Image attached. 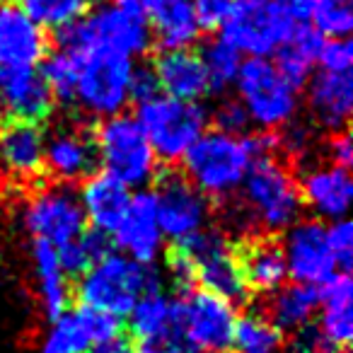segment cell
Returning <instances> with one entry per match:
<instances>
[{"label": "cell", "mask_w": 353, "mask_h": 353, "mask_svg": "<svg viewBox=\"0 0 353 353\" xmlns=\"http://www.w3.org/2000/svg\"><path fill=\"white\" fill-rule=\"evenodd\" d=\"M152 290H160V279L152 266L109 252L80 276L78 298L83 307L121 319Z\"/></svg>", "instance_id": "277c9868"}, {"label": "cell", "mask_w": 353, "mask_h": 353, "mask_svg": "<svg viewBox=\"0 0 353 353\" xmlns=\"http://www.w3.org/2000/svg\"><path fill=\"white\" fill-rule=\"evenodd\" d=\"M46 133L37 123L8 121L0 126V167L15 179H32L44 172Z\"/></svg>", "instance_id": "d4e9b609"}, {"label": "cell", "mask_w": 353, "mask_h": 353, "mask_svg": "<svg viewBox=\"0 0 353 353\" xmlns=\"http://www.w3.org/2000/svg\"><path fill=\"white\" fill-rule=\"evenodd\" d=\"M232 6H235V0H192L199 27L206 32L221 30L230 15Z\"/></svg>", "instance_id": "74e56055"}, {"label": "cell", "mask_w": 353, "mask_h": 353, "mask_svg": "<svg viewBox=\"0 0 353 353\" xmlns=\"http://www.w3.org/2000/svg\"><path fill=\"white\" fill-rule=\"evenodd\" d=\"M152 199L162 235L174 240L176 245L208 228L211 203L199 189L189 184L184 174H162L157 179Z\"/></svg>", "instance_id": "4fadbf2b"}, {"label": "cell", "mask_w": 353, "mask_h": 353, "mask_svg": "<svg viewBox=\"0 0 353 353\" xmlns=\"http://www.w3.org/2000/svg\"><path fill=\"white\" fill-rule=\"evenodd\" d=\"M49 56V37L12 3H0V73L37 70Z\"/></svg>", "instance_id": "2e32d148"}, {"label": "cell", "mask_w": 353, "mask_h": 353, "mask_svg": "<svg viewBox=\"0 0 353 353\" xmlns=\"http://www.w3.org/2000/svg\"><path fill=\"white\" fill-rule=\"evenodd\" d=\"M32 264H34V288L46 317H59L68 307V276L59 264L56 247L49 242L34 240L32 245Z\"/></svg>", "instance_id": "83f0119b"}, {"label": "cell", "mask_w": 353, "mask_h": 353, "mask_svg": "<svg viewBox=\"0 0 353 353\" xmlns=\"http://www.w3.org/2000/svg\"><path fill=\"white\" fill-rule=\"evenodd\" d=\"M242 192V216L266 232H285L300 221L303 199L295 176L274 155L256 157L247 172Z\"/></svg>", "instance_id": "3957f363"}, {"label": "cell", "mask_w": 353, "mask_h": 353, "mask_svg": "<svg viewBox=\"0 0 353 353\" xmlns=\"http://www.w3.org/2000/svg\"><path fill=\"white\" fill-rule=\"evenodd\" d=\"M235 256L247 290H254V293L261 295H274L288 281L283 250H281V245L276 240H269V237L247 240L240 250H235Z\"/></svg>", "instance_id": "484cf974"}, {"label": "cell", "mask_w": 353, "mask_h": 353, "mask_svg": "<svg viewBox=\"0 0 353 353\" xmlns=\"http://www.w3.org/2000/svg\"><path fill=\"white\" fill-rule=\"evenodd\" d=\"M17 8L44 32H63L88 15L90 0H17Z\"/></svg>", "instance_id": "d6a6232c"}, {"label": "cell", "mask_w": 353, "mask_h": 353, "mask_svg": "<svg viewBox=\"0 0 353 353\" xmlns=\"http://www.w3.org/2000/svg\"><path fill=\"white\" fill-rule=\"evenodd\" d=\"M121 334V319L80 307L51 319L37 353H92L104 341Z\"/></svg>", "instance_id": "9a60e30c"}, {"label": "cell", "mask_w": 353, "mask_h": 353, "mask_svg": "<svg viewBox=\"0 0 353 353\" xmlns=\"http://www.w3.org/2000/svg\"><path fill=\"white\" fill-rule=\"evenodd\" d=\"M145 22L162 51L189 49L201 34L192 0H152Z\"/></svg>", "instance_id": "4316f807"}, {"label": "cell", "mask_w": 353, "mask_h": 353, "mask_svg": "<svg viewBox=\"0 0 353 353\" xmlns=\"http://www.w3.org/2000/svg\"><path fill=\"white\" fill-rule=\"evenodd\" d=\"M97 165L92 138L80 128H56L46 136L44 145V170L61 184L80 182L92 174Z\"/></svg>", "instance_id": "ffe728a7"}, {"label": "cell", "mask_w": 353, "mask_h": 353, "mask_svg": "<svg viewBox=\"0 0 353 353\" xmlns=\"http://www.w3.org/2000/svg\"><path fill=\"white\" fill-rule=\"evenodd\" d=\"M92 145L104 174L119 179L128 189H143L157 176V157L133 117L117 114L102 119L92 136Z\"/></svg>", "instance_id": "52a82bcc"}, {"label": "cell", "mask_w": 353, "mask_h": 353, "mask_svg": "<svg viewBox=\"0 0 353 353\" xmlns=\"http://www.w3.org/2000/svg\"><path fill=\"white\" fill-rule=\"evenodd\" d=\"M312 0H235L221 39L250 59H269L298 27L307 25Z\"/></svg>", "instance_id": "7a4b0ae2"}, {"label": "cell", "mask_w": 353, "mask_h": 353, "mask_svg": "<svg viewBox=\"0 0 353 353\" xmlns=\"http://www.w3.org/2000/svg\"><path fill=\"white\" fill-rule=\"evenodd\" d=\"M133 119L145 133L157 160L172 165V162L184 160L189 148L206 133L208 112L201 104L155 94L148 102L138 104Z\"/></svg>", "instance_id": "8992f818"}, {"label": "cell", "mask_w": 353, "mask_h": 353, "mask_svg": "<svg viewBox=\"0 0 353 353\" xmlns=\"http://www.w3.org/2000/svg\"><path fill=\"white\" fill-rule=\"evenodd\" d=\"M131 196L133 194L126 184L104 174V172H97L83 182L78 201L83 208L85 223H92V230L112 235L121 223V218L126 216Z\"/></svg>", "instance_id": "cb8c5ba5"}, {"label": "cell", "mask_w": 353, "mask_h": 353, "mask_svg": "<svg viewBox=\"0 0 353 353\" xmlns=\"http://www.w3.org/2000/svg\"><path fill=\"white\" fill-rule=\"evenodd\" d=\"M327 242L339 271H348L353 264V228L351 221H334L327 225Z\"/></svg>", "instance_id": "d590c367"}, {"label": "cell", "mask_w": 353, "mask_h": 353, "mask_svg": "<svg viewBox=\"0 0 353 353\" xmlns=\"http://www.w3.org/2000/svg\"><path fill=\"white\" fill-rule=\"evenodd\" d=\"M232 348L237 353H281L285 348V339L266 314L250 312L237 317Z\"/></svg>", "instance_id": "1f68e13d"}, {"label": "cell", "mask_w": 353, "mask_h": 353, "mask_svg": "<svg viewBox=\"0 0 353 353\" xmlns=\"http://www.w3.org/2000/svg\"><path fill=\"white\" fill-rule=\"evenodd\" d=\"M303 206L322 221H343L353 199L351 172L336 165L310 167L298 184Z\"/></svg>", "instance_id": "ac0fdd59"}, {"label": "cell", "mask_w": 353, "mask_h": 353, "mask_svg": "<svg viewBox=\"0 0 353 353\" xmlns=\"http://www.w3.org/2000/svg\"><path fill=\"white\" fill-rule=\"evenodd\" d=\"M155 94H160V88H157L155 73H152L150 65H141V68H133L131 75V99L136 104L148 102Z\"/></svg>", "instance_id": "b9f144b4"}, {"label": "cell", "mask_w": 353, "mask_h": 353, "mask_svg": "<svg viewBox=\"0 0 353 353\" xmlns=\"http://www.w3.org/2000/svg\"><path fill=\"white\" fill-rule=\"evenodd\" d=\"M150 68L155 73L160 94H165V97L199 104V99H203L211 92L201 56L194 54L192 49L162 51L155 65H150Z\"/></svg>", "instance_id": "603a6c76"}, {"label": "cell", "mask_w": 353, "mask_h": 353, "mask_svg": "<svg viewBox=\"0 0 353 353\" xmlns=\"http://www.w3.org/2000/svg\"><path fill=\"white\" fill-rule=\"evenodd\" d=\"M324 44V37L310 25H303L293 32L288 41L276 51V59L271 61L279 75L290 85V88L300 90L307 85V80L314 73V63H317L319 49Z\"/></svg>", "instance_id": "f1b7e54d"}, {"label": "cell", "mask_w": 353, "mask_h": 353, "mask_svg": "<svg viewBox=\"0 0 353 353\" xmlns=\"http://www.w3.org/2000/svg\"><path fill=\"white\" fill-rule=\"evenodd\" d=\"M136 353H189L187 348L182 346L174 339H165V341H145L136 348Z\"/></svg>", "instance_id": "bcb514c9"}, {"label": "cell", "mask_w": 353, "mask_h": 353, "mask_svg": "<svg viewBox=\"0 0 353 353\" xmlns=\"http://www.w3.org/2000/svg\"><path fill=\"white\" fill-rule=\"evenodd\" d=\"M112 237V245H117L123 256L143 266L155 264V259L162 252V245H165V235H162L160 223H157L152 192L133 194L126 216L121 218Z\"/></svg>", "instance_id": "e0dca14e"}, {"label": "cell", "mask_w": 353, "mask_h": 353, "mask_svg": "<svg viewBox=\"0 0 353 353\" xmlns=\"http://www.w3.org/2000/svg\"><path fill=\"white\" fill-rule=\"evenodd\" d=\"M199 56H201L211 92H223L225 88L235 85L237 73H240V65H242V56L232 46H228L223 39H216Z\"/></svg>", "instance_id": "836d02e7"}, {"label": "cell", "mask_w": 353, "mask_h": 353, "mask_svg": "<svg viewBox=\"0 0 353 353\" xmlns=\"http://www.w3.org/2000/svg\"><path fill=\"white\" fill-rule=\"evenodd\" d=\"M317 63L319 70H327V73H351L353 44L348 39H324Z\"/></svg>", "instance_id": "8d00e7d4"}, {"label": "cell", "mask_w": 353, "mask_h": 353, "mask_svg": "<svg viewBox=\"0 0 353 353\" xmlns=\"http://www.w3.org/2000/svg\"><path fill=\"white\" fill-rule=\"evenodd\" d=\"M310 27L324 39H348L353 30V0H312Z\"/></svg>", "instance_id": "e575fe53"}, {"label": "cell", "mask_w": 353, "mask_h": 353, "mask_svg": "<svg viewBox=\"0 0 353 353\" xmlns=\"http://www.w3.org/2000/svg\"><path fill=\"white\" fill-rule=\"evenodd\" d=\"M176 250L192 259L194 264V281L201 283V290L213 293L228 303H242L247 298V285L242 279L240 264H237L235 250L230 242L213 228L196 232L189 240L179 242Z\"/></svg>", "instance_id": "8fae6325"}, {"label": "cell", "mask_w": 353, "mask_h": 353, "mask_svg": "<svg viewBox=\"0 0 353 353\" xmlns=\"http://www.w3.org/2000/svg\"><path fill=\"white\" fill-rule=\"evenodd\" d=\"M237 102L242 104L250 123H256L264 131H276L293 123L300 99L298 90L290 88L269 59L242 61L235 80Z\"/></svg>", "instance_id": "9c48e42d"}, {"label": "cell", "mask_w": 353, "mask_h": 353, "mask_svg": "<svg viewBox=\"0 0 353 353\" xmlns=\"http://www.w3.org/2000/svg\"><path fill=\"white\" fill-rule=\"evenodd\" d=\"M133 336L141 343L174 339L176 332V300H170L162 290L143 295L128 312Z\"/></svg>", "instance_id": "4dcf8cb0"}, {"label": "cell", "mask_w": 353, "mask_h": 353, "mask_svg": "<svg viewBox=\"0 0 353 353\" xmlns=\"http://www.w3.org/2000/svg\"><path fill=\"white\" fill-rule=\"evenodd\" d=\"M353 285L348 271H336L319 285L317 332L334 353L343 351L353 339Z\"/></svg>", "instance_id": "7402d4cb"}, {"label": "cell", "mask_w": 353, "mask_h": 353, "mask_svg": "<svg viewBox=\"0 0 353 353\" xmlns=\"http://www.w3.org/2000/svg\"><path fill=\"white\" fill-rule=\"evenodd\" d=\"M216 131L230 133V136H245L247 126H250V119H247L245 109L240 102H223L216 112Z\"/></svg>", "instance_id": "ab89813d"}, {"label": "cell", "mask_w": 353, "mask_h": 353, "mask_svg": "<svg viewBox=\"0 0 353 353\" xmlns=\"http://www.w3.org/2000/svg\"><path fill=\"white\" fill-rule=\"evenodd\" d=\"M307 109L314 123L327 131H343L353 114V75L319 70L307 80Z\"/></svg>", "instance_id": "44dd1931"}, {"label": "cell", "mask_w": 353, "mask_h": 353, "mask_svg": "<svg viewBox=\"0 0 353 353\" xmlns=\"http://www.w3.org/2000/svg\"><path fill=\"white\" fill-rule=\"evenodd\" d=\"M283 145L288 148L293 155H303L310 145H312V136L305 126H293L288 123V133L283 136Z\"/></svg>", "instance_id": "f6af8a7d"}, {"label": "cell", "mask_w": 353, "mask_h": 353, "mask_svg": "<svg viewBox=\"0 0 353 353\" xmlns=\"http://www.w3.org/2000/svg\"><path fill=\"white\" fill-rule=\"evenodd\" d=\"M54 94L39 70H6L0 73V104L12 121L37 123L54 112Z\"/></svg>", "instance_id": "d6986e66"}, {"label": "cell", "mask_w": 353, "mask_h": 353, "mask_svg": "<svg viewBox=\"0 0 353 353\" xmlns=\"http://www.w3.org/2000/svg\"><path fill=\"white\" fill-rule=\"evenodd\" d=\"M150 41V27L114 3L88 10L83 20L61 32V49L65 51H104L131 61L145 54Z\"/></svg>", "instance_id": "ba28073f"}, {"label": "cell", "mask_w": 353, "mask_h": 353, "mask_svg": "<svg viewBox=\"0 0 353 353\" xmlns=\"http://www.w3.org/2000/svg\"><path fill=\"white\" fill-rule=\"evenodd\" d=\"M56 254H59V264L65 276H83L85 271L94 264L88 247H85V242H83V235H80L78 240L56 247Z\"/></svg>", "instance_id": "f35d334b"}, {"label": "cell", "mask_w": 353, "mask_h": 353, "mask_svg": "<svg viewBox=\"0 0 353 353\" xmlns=\"http://www.w3.org/2000/svg\"><path fill=\"white\" fill-rule=\"evenodd\" d=\"M319 307V288L303 283H290L279 288L269 298L266 317L281 329V332H300L310 327Z\"/></svg>", "instance_id": "f546056e"}, {"label": "cell", "mask_w": 353, "mask_h": 353, "mask_svg": "<svg viewBox=\"0 0 353 353\" xmlns=\"http://www.w3.org/2000/svg\"><path fill=\"white\" fill-rule=\"evenodd\" d=\"M281 250L285 256L288 279H293V283L319 288L339 271L327 242V225L319 221H298L288 228Z\"/></svg>", "instance_id": "5bb4252c"}, {"label": "cell", "mask_w": 353, "mask_h": 353, "mask_svg": "<svg viewBox=\"0 0 353 353\" xmlns=\"http://www.w3.org/2000/svg\"><path fill=\"white\" fill-rule=\"evenodd\" d=\"M75 56V88L70 102L97 119L123 114L131 102L133 61L104 51H70Z\"/></svg>", "instance_id": "5b68a950"}, {"label": "cell", "mask_w": 353, "mask_h": 353, "mask_svg": "<svg viewBox=\"0 0 353 353\" xmlns=\"http://www.w3.org/2000/svg\"><path fill=\"white\" fill-rule=\"evenodd\" d=\"M274 148L276 141L271 136L206 131L184 155V176L206 199H228L240 192L252 162L271 155Z\"/></svg>", "instance_id": "6da1fadb"}, {"label": "cell", "mask_w": 353, "mask_h": 353, "mask_svg": "<svg viewBox=\"0 0 353 353\" xmlns=\"http://www.w3.org/2000/svg\"><path fill=\"white\" fill-rule=\"evenodd\" d=\"M22 221L34 240L49 242L54 247L78 240L88 230L78 194H73L63 184L39 189L27 201Z\"/></svg>", "instance_id": "7c38bea8"}, {"label": "cell", "mask_w": 353, "mask_h": 353, "mask_svg": "<svg viewBox=\"0 0 353 353\" xmlns=\"http://www.w3.org/2000/svg\"><path fill=\"white\" fill-rule=\"evenodd\" d=\"M167 269H170V276L179 288H189L194 283V264L182 250H174L170 254V261H167Z\"/></svg>", "instance_id": "ee69618b"}, {"label": "cell", "mask_w": 353, "mask_h": 353, "mask_svg": "<svg viewBox=\"0 0 353 353\" xmlns=\"http://www.w3.org/2000/svg\"><path fill=\"white\" fill-rule=\"evenodd\" d=\"M237 310L232 303L206 290H189L176 300V332L189 353H228L232 351Z\"/></svg>", "instance_id": "30bf717a"}, {"label": "cell", "mask_w": 353, "mask_h": 353, "mask_svg": "<svg viewBox=\"0 0 353 353\" xmlns=\"http://www.w3.org/2000/svg\"><path fill=\"white\" fill-rule=\"evenodd\" d=\"M327 155H329V165L343 167V170H348L353 165V138L346 128L336 131L327 141Z\"/></svg>", "instance_id": "60d3db41"}, {"label": "cell", "mask_w": 353, "mask_h": 353, "mask_svg": "<svg viewBox=\"0 0 353 353\" xmlns=\"http://www.w3.org/2000/svg\"><path fill=\"white\" fill-rule=\"evenodd\" d=\"M288 353H334L329 348V343L319 336V332L314 327H305L300 332H295L293 341L288 346Z\"/></svg>", "instance_id": "7bdbcfd3"}]
</instances>
